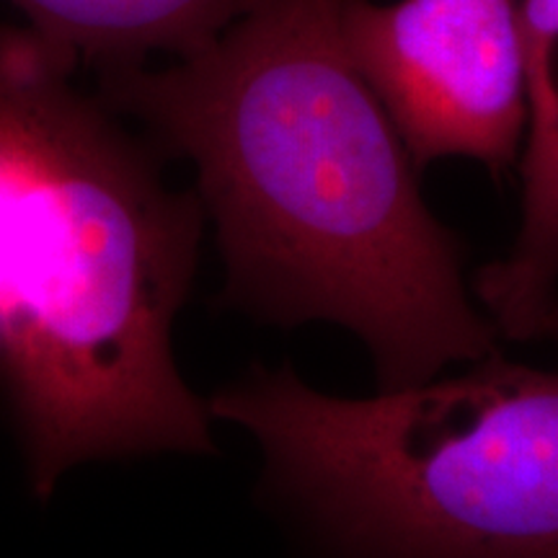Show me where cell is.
<instances>
[{"instance_id":"obj_3","label":"cell","mask_w":558,"mask_h":558,"mask_svg":"<svg viewBox=\"0 0 558 558\" xmlns=\"http://www.w3.org/2000/svg\"><path fill=\"white\" fill-rule=\"evenodd\" d=\"M264 452L262 492L318 548L373 558H558V373L501 349L369 399L251 367L207 401Z\"/></svg>"},{"instance_id":"obj_7","label":"cell","mask_w":558,"mask_h":558,"mask_svg":"<svg viewBox=\"0 0 558 558\" xmlns=\"http://www.w3.org/2000/svg\"><path fill=\"white\" fill-rule=\"evenodd\" d=\"M11 313V277H9V233H5V205L0 186V344Z\"/></svg>"},{"instance_id":"obj_6","label":"cell","mask_w":558,"mask_h":558,"mask_svg":"<svg viewBox=\"0 0 558 558\" xmlns=\"http://www.w3.org/2000/svg\"><path fill=\"white\" fill-rule=\"evenodd\" d=\"M47 45L101 70L143 65L150 52L205 50L259 0H9Z\"/></svg>"},{"instance_id":"obj_4","label":"cell","mask_w":558,"mask_h":558,"mask_svg":"<svg viewBox=\"0 0 558 558\" xmlns=\"http://www.w3.org/2000/svg\"><path fill=\"white\" fill-rule=\"evenodd\" d=\"M349 58L416 171L469 158L501 179L527 130L522 0H347Z\"/></svg>"},{"instance_id":"obj_5","label":"cell","mask_w":558,"mask_h":558,"mask_svg":"<svg viewBox=\"0 0 558 558\" xmlns=\"http://www.w3.org/2000/svg\"><path fill=\"white\" fill-rule=\"evenodd\" d=\"M527 130L520 153V228L507 256L476 275V295L501 339L533 341L558 303V0H522Z\"/></svg>"},{"instance_id":"obj_2","label":"cell","mask_w":558,"mask_h":558,"mask_svg":"<svg viewBox=\"0 0 558 558\" xmlns=\"http://www.w3.org/2000/svg\"><path fill=\"white\" fill-rule=\"evenodd\" d=\"M75 68L32 29L0 26L3 347L41 499L88 460L215 450L207 401L171 354L205 207L166 190L107 104L70 83Z\"/></svg>"},{"instance_id":"obj_1","label":"cell","mask_w":558,"mask_h":558,"mask_svg":"<svg viewBox=\"0 0 558 558\" xmlns=\"http://www.w3.org/2000/svg\"><path fill=\"white\" fill-rule=\"evenodd\" d=\"M347 0H259L177 65L101 70L99 99L197 166L226 264L222 305L337 324L378 390L484 360L501 333L473 308L465 254L349 58Z\"/></svg>"},{"instance_id":"obj_8","label":"cell","mask_w":558,"mask_h":558,"mask_svg":"<svg viewBox=\"0 0 558 558\" xmlns=\"http://www.w3.org/2000/svg\"><path fill=\"white\" fill-rule=\"evenodd\" d=\"M533 341H554V344H558V303L543 313L538 326H535Z\"/></svg>"}]
</instances>
